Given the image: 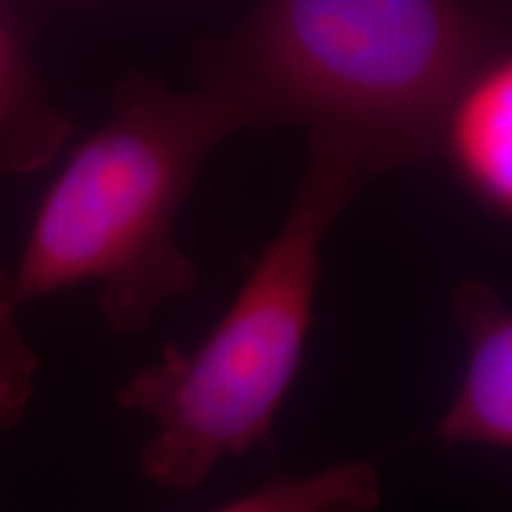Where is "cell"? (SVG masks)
Returning a JSON list of instances; mask_svg holds the SVG:
<instances>
[{"instance_id":"cell-8","label":"cell","mask_w":512,"mask_h":512,"mask_svg":"<svg viewBox=\"0 0 512 512\" xmlns=\"http://www.w3.org/2000/svg\"><path fill=\"white\" fill-rule=\"evenodd\" d=\"M17 309L12 275L0 268V432L15 427L27 415L41 368L34 347L19 328Z\"/></svg>"},{"instance_id":"cell-1","label":"cell","mask_w":512,"mask_h":512,"mask_svg":"<svg viewBox=\"0 0 512 512\" xmlns=\"http://www.w3.org/2000/svg\"><path fill=\"white\" fill-rule=\"evenodd\" d=\"M510 55V5L472 0H266L197 41L190 79L242 128L339 138L370 181L441 157L448 114Z\"/></svg>"},{"instance_id":"cell-2","label":"cell","mask_w":512,"mask_h":512,"mask_svg":"<svg viewBox=\"0 0 512 512\" xmlns=\"http://www.w3.org/2000/svg\"><path fill=\"white\" fill-rule=\"evenodd\" d=\"M238 131V112L216 95L128 69L107 124L76 147L36 211L12 273L15 304L100 283L114 330L150 328L169 299L200 283L176 221L207 157Z\"/></svg>"},{"instance_id":"cell-6","label":"cell","mask_w":512,"mask_h":512,"mask_svg":"<svg viewBox=\"0 0 512 512\" xmlns=\"http://www.w3.org/2000/svg\"><path fill=\"white\" fill-rule=\"evenodd\" d=\"M441 157L491 211H512V60L486 67L448 114Z\"/></svg>"},{"instance_id":"cell-4","label":"cell","mask_w":512,"mask_h":512,"mask_svg":"<svg viewBox=\"0 0 512 512\" xmlns=\"http://www.w3.org/2000/svg\"><path fill=\"white\" fill-rule=\"evenodd\" d=\"M451 316L470 342L451 408L437 422L446 448L512 446V313L494 287L463 278L451 292Z\"/></svg>"},{"instance_id":"cell-3","label":"cell","mask_w":512,"mask_h":512,"mask_svg":"<svg viewBox=\"0 0 512 512\" xmlns=\"http://www.w3.org/2000/svg\"><path fill=\"white\" fill-rule=\"evenodd\" d=\"M370 183L339 138L309 133V162L283 228L261 252L230 309L192 351L166 344L157 363L117 389L124 411L155 434L140 475L159 489H202L223 458L271 446L273 422L297 380L320 283L325 235Z\"/></svg>"},{"instance_id":"cell-5","label":"cell","mask_w":512,"mask_h":512,"mask_svg":"<svg viewBox=\"0 0 512 512\" xmlns=\"http://www.w3.org/2000/svg\"><path fill=\"white\" fill-rule=\"evenodd\" d=\"M64 114L38 72L29 27L0 5V176L34 174L72 138Z\"/></svg>"},{"instance_id":"cell-7","label":"cell","mask_w":512,"mask_h":512,"mask_svg":"<svg viewBox=\"0 0 512 512\" xmlns=\"http://www.w3.org/2000/svg\"><path fill=\"white\" fill-rule=\"evenodd\" d=\"M382 501L380 472L368 460H344L311 475H273L214 512H373Z\"/></svg>"}]
</instances>
